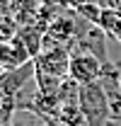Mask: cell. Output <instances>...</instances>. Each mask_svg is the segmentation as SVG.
<instances>
[{"mask_svg": "<svg viewBox=\"0 0 121 126\" xmlns=\"http://www.w3.org/2000/svg\"><path fill=\"white\" fill-rule=\"evenodd\" d=\"M119 2H121V0H119Z\"/></svg>", "mask_w": 121, "mask_h": 126, "instance_id": "cell-8", "label": "cell"}, {"mask_svg": "<svg viewBox=\"0 0 121 126\" xmlns=\"http://www.w3.org/2000/svg\"><path fill=\"white\" fill-rule=\"evenodd\" d=\"M70 70H68V78H73L77 85H92V82H99L102 73H104V63L102 58H97L94 53L87 51H70Z\"/></svg>", "mask_w": 121, "mask_h": 126, "instance_id": "cell-3", "label": "cell"}, {"mask_svg": "<svg viewBox=\"0 0 121 126\" xmlns=\"http://www.w3.org/2000/svg\"><path fill=\"white\" fill-rule=\"evenodd\" d=\"M41 126H58V124H41Z\"/></svg>", "mask_w": 121, "mask_h": 126, "instance_id": "cell-7", "label": "cell"}, {"mask_svg": "<svg viewBox=\"0 0 121 126\" xmlns=\"http://www.w3.org/2000/svg\"><path fill=\"white\" fill-rule=\"evenodd\" d=\"M80 109L85 114L87 126H106L109 119L114 116L102 82H92V85L80 87Z\"/></svg>", "mask_w": 121, "mask_h": 126, "instance_id": "cell-1", "label": "cell"}, {"mask_svg": "<svg viewBox=\"0 0 121 126\" xmlns=\"http://www.w3.org/2000/svg\"><path fill=\"white\" fill-rule=\"evenodd\" d=\"M99 27L104 29L106 36L121 41V10L119 7H104L99 17Z\"/></svg>", "mask_w": 121, "mask_h": 126, "instance_id": "cell-6", "label": "cell"}, {"mask_svg": "<svg viewBox=\"0 0 121 126\" xmlns=\"http://www.w3.org/2000/svg\"><path fill=\"white\" fill-rule=\"evenodd\" d=\"M31 63L29 51L17 36H0V70H12Z\"/></svg>", "mask_w": 121, "mask_h": 126, "instance_id": "cell-5", "label": "cell"}, {"mask_svg": "<svg viewBox=\"0 0 121 126\" xmlns=\"http://www.w3.org/2000/svg\"><path fill=\"white\" fill-rule=\"evenodd\" d=\"M70 48L68 46H48L34 58V73H44L53 78H68L70 70Z\"/></svg>", "mask_w": 121, "mask_h": 126, "instance_id": "cell-4", "label": "cell"}, {"mask_svg": "<svg viewBox=\"0 0 121 126\" xmlns=\"http://www.w3.org/2000/svg\"><path fill=\"white\" fill-rule=\"evenodd\" d=\"M104 39H106V34L97 22H90V19L80 17L77 29H75V39L70 44V51H87V53H94L97 58L106 61V41Z\"/></svg>", "mask_w": 121, "mask_h": 126, "instance_id": "cell-2", "label": "cell"}]
</instances>
